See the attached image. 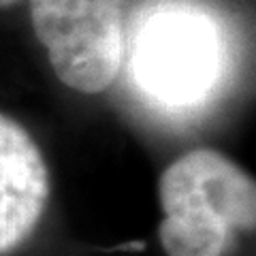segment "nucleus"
<instances>
[{"label":"nucleus","instance_id":"nucleus-4","mask_svg":"<svg viewBox=\"0 0 256 256\" xmlns=\"http://www.w3.org/2000/svg\"><path fill=\"white\" fill-rule=\"evenodd\" d=\"M47 196L50 178L41 150L15 120L0 114V254L30 237Z\"/></svg>","mask_w":256,"mask_h":256},{"label":"nucleus","instance_id":"nucleus-5","mask_svg":"<svg viewBox=\"0 0 256 256\" xmlns=\"http://www.w3.org/2000/svg\"><path fill=\"white\" fill-rule=\"evenodd\" d=\"M20 2H24V0H0V9H6V6H13Z\"/></svg>","mask_w":256,"mask_h":256},{"label":"nucleus","instance_id":"nucleus-2","mask_svg":"<svg viewBox=\"0 0 256 256\" xmlns=\"http://www.w3.org/2000/svg\"><path fill=\"white\" fill-rule=\"evenodd\" d=\"M126 0H30V18L58 79L84 94L114 84L124 62Z\"/></svg>","mask_w":256,"mask_h":256},{"label":"nucleus","instance_id":"nucleus-1","mask_svg":"<svg viewBox=\"0 0 256 256\" xmlns=\"http://www.w3.org/2000/svg\"><path fill=\"white\" fill-rule=\"evenodd\" d=\"M158 235L169 256H228L256 224V184L220 152L192 150L160 178Z\"/></svg>","mask_w":256,"mask_h":256},{"label":"nucleus","instance_id":"nucleus-3","mask_svg":"<svg viewBox=\"0 0 256 256\" xmlns=\"http://www.w3.org/2000/svg\"><path fill=\"white\" fill-rule=\"evenodd\" d=\"M134 75L152 96L186 105L212 90L218 43L210 22L188 11L154 15L137 38Z\"/></svg>","mask_w":256,"mask_h":256}]
</instances>
